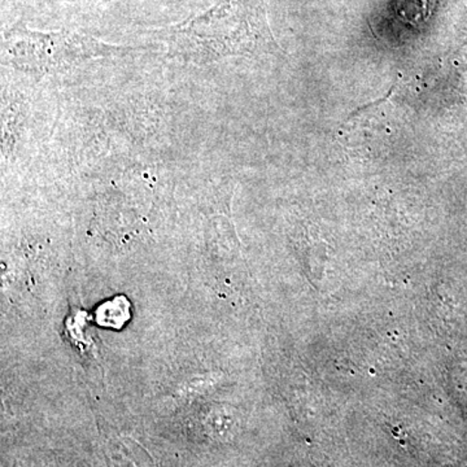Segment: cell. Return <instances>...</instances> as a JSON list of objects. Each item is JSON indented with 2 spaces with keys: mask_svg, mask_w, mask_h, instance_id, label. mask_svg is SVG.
<instances>
[{
  "mask_svg": "<svg viewBox=\"0 0 467 467\" xmlns=\"http://www.w3.org/2000/svg\"><path fill=\"white\" fill-rule=\"evenodd\" d=\"M169 55L192 64L281 52L265 0H223L198 16L162 30Z\"/></svg>",
  "mask_w": 467,
  "mask_h": 467,
  "instance_id": "1",
  "label": "cell"
},
{
  "mask_svg": "<svg viewBox=\"0 0 467 467\" xmlns=\"http://www.w3.org/2000/svg\"><path fill=\"white\" fill-rule=\"evenodd\" d=\"M133 50L109 45L88 34L70 30L43 33L23 24L8 29L2 42L5 66L33 77L55 75L94 58L121 57Z\"/></svg>",
  "mask_w": 467,
  "mask_h": 467,
  "instance_id": "2",
  "label": "cell"
}]
</instances>
